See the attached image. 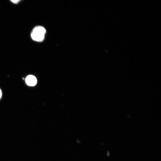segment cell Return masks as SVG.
Masks as SVG:
<instances>
[{
	"label": "cell",
	"instance_id": "obj_1",
	"mask_svg": "<svg viewBox=\"0 0 161 161\" xmlns=\"http://www.w3.org/2000/svg\"><path fill=\"white\" fill-rule=\"evenodd\" d=\"M46 30L45 28L41 26L35 27L32 30L31 36L33 40L37 42H41L44 38Z\"/></svg>",
	"mask_w": 161,
	"mask_h": 161
},
{
	"label": "cell",
	"instance_id": "obj_2",
	"mask_svg": "<svg viewBox=\"0 0 161 161\" xmlns=\"http://www.w3.org/2000/svg\"><path fill=\"white\" fill-rule=\"evenodd\" d=\"M25 81L27 84L30 86H34L37 83L36 78L32 75L27 76L25 78Z\"/></svg>",
	"mask_w": 161,
	"mask_h": 161
},
{
	"label": "cell",
	"instance_id": "obj_3",
	"mask_svg": "<svg viewBox=\"0 0 161 161\" xmlns=\"http://www.w3.org/2000/svg\"><path fill=\"white\" fill-rule=\"evenodd\" d=\"M11 1L14 4H17L20 1V0H11Z\"/></svg>",
	"mask_w": 161,
	"mask_h": 161
},
{
	"label": "cell",
	"instance_id": "obj_4",
	"mask_svg": "<svg viewBox=\"0 0 161 161\" xmlns=\"http://www.w3.org/2000/svg\"><path fill=\"white\" fill-rule=\"evenodd\" d=\"M2 96V92L1 89H0V99H1Z\"/></svg>",
	"mask_w": 161,
	"mask_h": 161
}]
</instances>
